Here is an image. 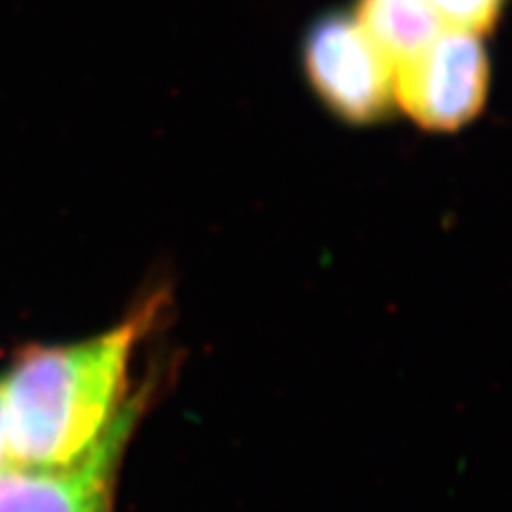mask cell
Listing matches in <instances>:
<instances>
[{
	"label": "cell",
	"instance_id": "cell-1",
	"mask_svg": "<svg viewBox=\"0 0 512 512\" xmlns=\"http://www.w3.org/2000/svg\"><path fill=\"white\" fill-rule=\"evenodd\" d=\"M147 304L100 335L29 351L0 375L5 432L17 463L67 467L110 434L128 401V370L145 328Z\"/></svg>",
	"mask_w": 512,
	"mask_h": 512
},
{
	"label": "cell",
	"instance_id": "cell-5",
	"mask_svg": "<svg viewBox=\"0 0 512 512\" xmlns=\"http://www.w3.org/2000/svg\"><path fill=\"white\" fill-rule=\"evenodd\" d=\"M448 27L484 36L496 27L508 0H427Z\"/></svg>",
	"mask_w": 512,
	"mask_h": 512
},
{
	"label": "cell",
	"instance_id": "cell-3",
	"mask_svg": "<svg viewBox=\"0 0 512 512\" xmlns=\"http://www.w3.org/2000/svg\"><path fill=\"white\" fill-rule=\"evenodd\" d=\"M489 86L491 62L482 36L446 27L394 69V105L425 131L453 133L484 110Z\"/></svg>",
	"mask_w": 512,
	"mask_h": 512
},
{
	"label": "cell",
	"instance_id": "cell-2",
	"mask_svg": "<svg viewBox=\"0 0 512 512\" xmlns=\"http://www.w3.org/2000/svg\"><path fill=\"white\" fill-rule=\"evenodd\" d=\"M304 76L323 107L344 124H380L394 112L392 64L354 12H325L302 41Z\"/></svg>",
	"mask_w": 512,
	"mask_h": 512
},
{
	"label": "cell",
	"instance_id": "cell-4",
	"mask_svg": "<svg viewBox=\"0 0 512 512\" xmlns=\"http://www.w3.org/2000/svg\"><path fill=\"white\" fill-rule=\"evenodd\" d=\"M354 17L392 64V76L448 27L427 0H358Z\"/></svg>",
	"mask_w": 512,
	"mask_h": 512
}]
</instances>
